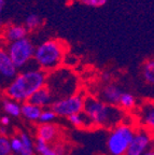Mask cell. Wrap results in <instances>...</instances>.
<instances>
[{
  "label": "cell",
  "instance_id": "22",
  "mask_svg": "<svg viewBox=\"0 0 154 155\" xmlns=\"http://www.w3.org/2000/svg\"><path fill=\"white\" fill-rule=\"evenodd\" d=\"M41 23H42L41 17L38 14H36V13H32V14H29L26 17L24 26L27 30H35V29H37L40 26Z\"/></svg>",
  "mask_w": 154,
  "mask_h": 155
},
{
  "label": "cell",
  "instance_id": "21",
  "mask_svg": "<svg viewBox=\"0 0 154 155\" xmlns=\"http://www.w3.org/2000/svg\"><path fill=\"white\" fill-rule=\"evenodd\" d=\"M142 75H143V79H145L147 83H149L151 85L154 83V61L152 59L148 61L143 65V67H142Z\"/></svg>",
  "mask_w": 154,
  "mask_h": 155
},
{
  "label": "cell",
  "instance_id": "25",
  "mask_svg": "<svg viewBox=\"0 0 154 155\" xmlns=\"http://www.w3.org/2000/svg\"><path fill=\"white\" fill-rule=\"evenodd\" d=\"M10 145H11V151L18 154L21 149H22V141H21L18 136H15L10 140Z\"/></svg>",
  "mask_w": 154,
  "mask_h": 155
},
{
  "label": "cell",
  "instance_id": "18",
  "mask_svg": "<svg viewBox=\"0 0 154 155\" xmlns=\"http://www.w3.org/2000/svg\"><path fill=\"white\" fill-rule=\"evenodd\" d=\"M22 141V149L19 151V155H35V144L30 136L26 133H21L18 135Z\"/></svg>",
  "mask_w": 154,
  "mask_h": 155
},
{
  "label": "cell",
  "instance_id": "29",
  "mask_svg": "<svg viewBox=\"0 0 154 155\" xmlns=\"http://www.w3.org/2000/svg\"><path fill=\"white\" fill-rule=\"evenodd\" d=\"M8 134V129L5 126H0V136H7Z\"/></svg>",
  "mask_w": 154,
  "mask_h": 155
},
{
  "label": "cell",
  "instance_id": "12",
  "mask_svg": "<svg viewBox=\"0 0 154 155\" xmlns=\"http://www.w3.org/2000/svg\"><path fill=\"white\" fill-rule=\"evenodd\" d=\"M28 30L25 28L24 25H10L3 30V38L8 43H11L26 38Z\"/></svg>",
  "mask_w": 154,
  "mask_h": 155
},
{
  "label": "cell",
  "instance_id": "1",
  "mask_svg": "<svg viewBox=\"0 0 154 155\" xmlns=\"http://www.w3.org/2000/svg\"><path fill=\"white\" fill-rule=\"evenodd\" d=\"M46 73L37 69H28L19 73L9 83L5 88V95L9 99L16 102H26L41 87L45 86Z\"/></svg>",
  "mask_w": 154,
  "mask_h": 155
},
{
  "label": "cell",
  "instance_id": "20",
  "mask_svg": "<svg viewBox=\"0 0 154 155\" xmlns=\"http://www.w3.org/2000/svg\"><path fill=\"white\" fill-rule=\"evenodd\" d=\"M120 108H122L125 110H132L135 108L136 106V99L135 97L132 96L130 93L127 92H123V94L121 95L120 97V100H119V104Z\"/></svg>",
  "mask_w": 154,
  "mask_h": 155
},
{
  "label": "cell",
  "instance_id": "10",
  "mask_svg": "<svg viewBox=\"0 0 154 155\" xmlns=\"http://www.w3.org/2000/svg\"><path fill=\"white\" fill-rule=\"evenodd\" d=\"M54 97L51 94L49 88L46 86L41 87L40 90H38L36 93L32 95V97L28 99V102L35 104V106L39 107L41 109H45V108H50V106L53 104Z\"/></svg>",
  "mask_w": 154,
  "mask_h": 155
},
{
  "label": "cell",
  "instance_id": "7",
  "mask_svg": "<svg viewBox=\"0 0 154 155\" xmlns=\"http://www.w3.org/2000/svg\"><path fill=\"white\" fill-rule=\"evenodd\" d=\"M84 97L79 94H73L71 96L58 98L54 100L50 106V109L56 114V116H65L69 117L70 115L83 111Z\"/></svg>",
  "mask_w": 154,
  "mask_h": 155
},
{
  "label": "cell",
  "instance_id": "17",
  "mask_svg": "<svg viewBox=\"0 0 154 155\" xmlns=\"http://www.w3.org/2000/svg\"><path fill=\"white\" fill-rule=\"evenodd\" d=\"M35 149L40 155H63V151L60 148H51L49 143L37 138Z\"/></svg>",
  "mask_w": 154,
  "mask_h": 155
},
{
  "label": "cell",
  "instance_id": "15",
  "mask_svg": "<svg viewBox=\"0 0 154 155\" xmlns=\"http://www.w3.org/2000/svg\"><path fill=\"white\" fill-rule=\"evenodd\" d=\"M42 109L30 102L26 101L21 104V115H23L27 121L30 122H38L39 116L41 114Z\"/></svg>",
  "mask_w": 154,
  "mask_h": 155
},
{
  "label": "cell",
  "instance_id": "23",
  "mask_svg": "<svg viewBox=\"0 0 154 155\" xmlns=\"http://www.w3.org/2000/svg\"><path fill=\"white\" fill-rule=\"evenodd\" d=\"M55 119L56 114L50 108H45V109H42V111H41L38 122L40 124H52L55 121Z\"/></svg>",
  "mask_w": 154,
  "mask_h": 155
},
{
  "label": "cell",
  "instance_id": "28",
  "mask_svg": "<svg viewBox=\"0 0 154 155\" xmlns=\"http://www.w3.org/2000/svg\"><path fill=\"white\" fill-rule=\"evenodd\" d=\"M5 0H0V24H1V13L3 11V8H5Z\"/></svg>",
  "mask_w": 154,
  "mask_h": 155
},
{
  "label": "cell",
  "instance_id": "19",
  "mask_svg": "<svg viewBox=\"0 0 154 155\" xmlns=\"http://www.w3.org/2000/svg\"><path fill=\"white\" fill-rule=\"evenodd\" d=\"M2 107L5 112L8 114V116L17 117V116L21 115V104L18 102L14 101V100L5 98L2 101Z\"/></svg>",
  "mask_w": 154,
  "mask_h": 155
},
{
  "label": "cell",
  "instance_id": "31",
  "mask_svg": "<svg viewBox=\"0 0 154 155\" xmlns=\"http://www.w3.org/2000/svg\"><path fill=\"white\" fill-rule=\"evenodd\" d=\"M10 155H17V154H10Z\"/></svg>",
  "mask_w": 154,
  "mask_h": 155
},
{
  "label": "cell",
  "instance_id": "24",
  "mask_svg": "<svg viewBox=\"0 0 154 155\" xmlns=\"http://www.w3.org/2000/svg\"><path fill=\"white\" fill-rule=\"evenodd\" d=\"M11 152L12 151H11L10 140L5 136H0V155H10Z\"/></svg>",
  "mask_w": 154,
  "mask_h": 155
},
{
  "label": "cell",
  "instance_id": "26",
  "mask_svg": "<svg viewBox=\"0 0 154 155\" xmlns=\"http://www.w3.org/2000/svg\"><path fill=\"white\" fill-rule=\"evenodd\" d=\"M79 1L81 3H83V5H89V7L99 8V7H102L104 5H106L108 0H79Z\"/></svg>",
  "mask_w": 154,
  "mask_h": 155
},
{
  "label": "cell",
  "instance_id": "5",
  "mask_svg": "<svg viewBox=\"0 0 154 155\" xmlns=\"http://www.w3.org/2000/svg\"><path fill=\"white\" fill-rule=\"evenodd\" d=\"M134 133L135 129L128 124L122 123L116 126L107 139V149L110 155H125Z\"/></svg>",
  "mask_w": 154,
  "mask_h": 155
},
{
  "label": "cell",
  "instance_id": "9",
  "mask_svg": "<svg viewBox=\"0 0 154 155\" xmlns=\"http://www.w3.org/2000/svg\"><path fill=\"white\" fill-rule=\"evenodd\" d=\"M17 75V69L8 55L5 48H0V77L12 81Z\"/></svg>",
  "mask_w": 154,
  "mask_h": 155
},
{
  "label": "cell",
  "instance_id": "8",
  "mask_svg": "<svg viewBox=\"0 0 154 155\" xmlns=\"http://www.w3.org/2000/svg\"><path fill=\"white\" fill-rule=\"evenodd\" d=\"M152 136L149 129L139 128L135 130L134 137L126 150L125 155H142L147 151L151 150Z\"/></svg>",
  "mask_w": 154,
  "mask_h": 155
},
{
  "label": "cell",
  "instance_id": "2",
  "mask_svg": "<svg viewBox=\"0 0 154 155\" xmlns=\"http://www.w3.org/2000/svg\"><path fill=\"white\" fill-rule=\"evenodd\" d=\"M83 111L89 117L93 125L105 128H114L124 120V112L120 107L105 104L91 96L84 98Z\"/></svg>",
  "mask_w": 154,
  "mask_h": 155
},
{
  "label": "cell",
  "instance_id": "6",
  "mask_svg": "<svg viewBox=\"0 0 154 155\" xmlns=\"http://www.w3.org/2000/svg\"><path fill=\"white\" fill-rule=\"evenodd\" d=\"M35 45L29 38H24L17 40L15 42L8 43L5 48L8 55L11 58L12 63L16 67V69H22L28 65L34 59Z\"/></svg>",
  "mask_w": 154,
  "mask_h": 155
},
{
  "label": "cell",
  "instance_id": "11",
  "mask_svg": "<svg viewBox=\"0 0 154 155\" xmlns=\"http://www.w3.org/2000/svg\"><path fill=\"white\" fill-rule=\"evenodd\" d=\"M123 94V91L121 87L116 84H109L102 88L100 93V99L105 104H111V106H118L121 95Z\"/></svg>",
  "mask_w": 154,
  "mask_h": 155
},
{
  "label": "cell",
  "instance_id": "13",
  "mask_svg": "<svg viewBox=\"0 0 154 155\" xmlns=\"http://www.w3.org/2000/svg\"><path fill=\"white\" fill-rule=\"evenodd\" d=\"M37 136L44 142H52L57 137V127L53 124H40L37 128Z\"/></svg>",
  "mask_w": 154,
  "mask_h": 155
},
{
  "label": "cell",
  "instance_id": "14",
  "mask_svg": "<svg viewBox=\"0 0 154 155\" xmlns=\"http://www.w3.org/2000/svg\"><path fill=\"white\" fill-rule=\"evenodd\" d=\"M140 122L147 129L154 128V107L152 102H147L140 111Z\"/></svg>",
  "mask_w": 154,
  "mask_h": 155
},
{
  "label": "cell",
  "instance_id": "3",
  "mask_svg": "<svg viewBox=\"0 0 154 155\" xmlns=\"http://www.w3.org/2000/svg\"><path fill=\"white\" fill-rule=\"evenodd\" d=\"M66 45L59 40H48L35 48L34 61L43 72L51 73L60 68L65 61Z\"/></svg>",
  "mask_w": 154,
  "mask_h": 155
},
{
  "label": "cell",
  "instance_id": "27",
  "mask_svg": "<svg viewBox=\"0 0 154 155\" xmlns=\"http://www.w3.org/2000/svg\"><path fill=\"white\" fill-rule=\"evenodd\" d=\"M10 122H11V120H10V116L8 115H3L1 119H0V123H1V126H9Z\"/></svg>",
  "mask_w": 154,
  "mask_h": 155
},
{
  "label": "cell",
  "instance_id": "30",
  "mask_svg": "<svg viewBox=\"0 0 154 155\" xmlns=\"http://www.w3.org/2000/svg\"><path fill=\"white\" fill-rule=\"evenodd\" d=\"M142 155H154V152H153V150H149V151H147L146 153H143Z\"/></svg>",
  "mask_w": 154,
  "mask_h": 155
},
{
  "label": "cell",
  "instance_id": "16",
  "mask_svg": "<svg viewBox=\"0 0 154 155\" xmlns=\"http://www.w3.org/2000/svg\"><path fill=\"white\" fill-rule=\"evenodd\" d=\"M68 120H69V122L73 126L80 127V128H89L92 126H94L93 123L91 122V120H89V117L85 114L84 111H81L79 113L70 115L68 117Z\"/></svg>",
  "mask_w": 154,
  "mask_h": 155
},
{
  "label": "cell",
  "instance_id": "4",
  "mask_svg": "<svg viewBox=\"0 0 154 155\" xmlns=\"http://www.w3.org/2000/svg\"><path fill=\"white\" fill-rule=\"evenodd\" d=\"M75 78L68 69H56L53 72L46 75L45 86L49 88L51 94H57L60 98L73 95L75 90Z\"/></svg>",
  "mask_w": 154,
  "mask_h": 155
}]
</instances>
